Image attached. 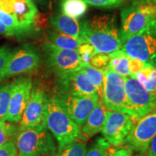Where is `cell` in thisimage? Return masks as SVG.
Segmentation results:
<instances>
[{"instance_id":"6da1fadb","label":"cell","mask_w":156,"mask_h":156,"mask_svg":"<svg viewBox=\"0 0 156 156\" xmlns=\"http://www.w3.org/2000/svg\"><path fill=\"white\" fill-rule=\"evenodd\" d=\"M80 39L95 48L96 54H111L122 48L120 30L114 15H95L81 23Z\"/></svg>"},{"instance_id":"7a4b0ae2","label":"cell","mask_w":156,"mask_h":156,"mask_svg":"<svg viewBox=\"0 0 156 156\" xmlns=\"http://www.w3.org/2000/svg\"><path fill=\"white\" fill-rule=\"evenodd\" d=\"M44 121L57 142V153L80 139V126L64 112L54 95H46Z\"/></svg>"},{"instance_id":"3957f363","label":"cell","mask_w":156,"mask_h":156,"mask_svg":"<svg viewBox=\"0 0 156 156\" xmlns=\"http://www.w3.org/2000/svg\"><path fill=\"white\" fill-rule=\"evenodd\" d=\"M17 156H56L57 150L46 123L20 130L15 139Z\"/></svg>"},{"instance_id":"277c9868","label":"cell","mask_w":156,"mask_h":156,"mask_svg":"<svg viewBox=\"0 0 156 156\" xmlns=\"http://www.w3.org/2000/svg\"><path fill=\"white\" fill-rule=\"evenodd\" d=\"M156 20V5L151 1L136 0L121 12L120 36L123 43Z\"/></svg>"},{"instance_id":"5b68a950","label":"cell","mask_w":156,"mask_h":156,"mask_svg":"<svg viewBox=\"0 0 156 156\" xmlns=\"http://www.w3.org/2000/svg\"><path fill=\"white\" fill-rule=\"evenodd\" d=\"M122 50L130 58L156 67V20L123 42Z\"/></svg>"},{"instance_id":"8992f818","label":"cell","mask_w":156,"mask_h":156,"mask_svg":"<svg viewBox=\"0 0 156 156\" xmlns=\"http://www.w3.org/2000/svg\"><path fill=\"white\" fill-rule=\"evenodd\" d=\"M125 84L126 77L106 68L101 101L108 110L129 114L133 119L134 113L127 98Z\"/></svg>"},{"instance_id":"52a82bcc","label":"cell","mask_w":156,"mask_h":156,"mask_svg":"<svg viewBox=\"0 0 156 156\" xmlns=\"http://www.w3.org/2000/svg\"><path fill=\"white\" fill-rule=\"evenodd\" d=\"M41 62V56L36 46L25 44L13 51L5 67L0 73V83L15 76L36 70Z\"/></svg>"},{"instance_id":"ba28073f","label":"cell","mask_w":156,"mask_h":156,"mask_svg":"<svg viewBox=\"0 0 156 156\" xmlns=\"http://www.w3.org/2000/svg\"><path fill=\"white\" fill-rule=\"evenodd\" d=\"M42 48L46 64L57 77L83 67L77 51L62 49L48 41L44 42Z\"/></svg>"},{"instance_id":"9c48e42d","label":"cell","mask_w":156,"mask_h":156,"mask_svg":"<svg viewBox=\"0 0 156 156\" xmlns=\"http://www.w3.org/2000/svg\"><path fill=\"white\" fill-rule=\"evenodd\" d=\"M155 135L156 110L134 122L133 126L124 143L132 151L144 155Z\"/></svg>"},{"instance_id":"30bf717a","label":"cell","mask_w":156,"mask_h":156,"mask_svg":"<svg viewBox=\"0 0 156 156\" xmlns=\"http://www.w3.org/2000/svg\"><path fill=\"white\" fill-rule=\"evenodd\" d=\"M127 98L134 113V122L156 110V95L148 92L133 76L126 77Z\"/></svg>"},{"instance_id":"8fae6325","label":"cell","mask_w":156,"mask_h":156,"mask_svg":"<svg viewBox=\"0 0 156 156\" xmlns=\"http://www.w3.org/2000/svg\"><path fill=\"white\" fill-rule=\"evenodd\" d=\"M53 95L64 112L80 127L100 99L99 97L77 96L56 92Z\"/></svg>"},{"instance_id":"7c38bea8","label":"cell","mask_w":156,"mask_h":156,"mask_svg":"<svg viewBox=\"0 0 156 156\" xmlns=\"http://www.w3.org/2000/svg\"><path fill=\"white\" fill-rule=\"evenodd\" d=\"M32 87V79L28 76H21L12 81V89L5 122L15 124L20 122L28 103Z\"/></svg>"},{"instance_id":"4fadbf2b","label":"cell","mask_w":156,"mask_h":156,"mask_svg":"<svg viewBox=\"0 0 156 156\" xmlns=\"http://www.w3.org/2000/svg\"><path fill=\"white\" fill-rule=\"evenodd\" d=\"M55 92L77 96L99 97L94 85L81 69L58 76Z\"/></svg>"},{"instance_id":"5bb4252c","label":"cell","mask_w":156,"mask_h":156,"mask_svg":"<svg viewBox=\"0 0 156 156\" xmlns=\"http://www.w3.org/2000/svg\"><path fill=\"white\" fill-rule=\"evenodd\" d=\"M0 9L14 17L25 34L36 28L38 12L32 0H0Z\"/></svg>"},{"instance_id":"9a60e30c","label":"cell","mask_w":156,"mask_h":156,"mask_svg":"<svg viewBox=\"0 0 156 156\" xmlns=\"http://www.w3.org/2000/svg\"><path fill=\"white\" fill-rule=\"evenodd\" d=\"M134 124V121L129 114L109 111L102 129L103 138L113 146L124 143Z\"/></svg>"},{"instance_id":"2e32d148","label":"cell","mask_w":156,"mask_h":156,"mask_svg":"<svg viewBox=\"0 0 156 156\" xmlns=\"http://www.w3.org/2000/svg\"><path fill=\"white\" fill-rule=\"evenodd\" d=\"M46 95V93L42 87H32L28 103L19 122L20 130L34 127L43 122Z\"/></svg>"},{"instance_id":"e0dca14e","label":"cell","mask_w":156,"mask_h":156,"mask_svg":"<svg viewBox=\"0 0 156 156\" xmlns=\"http://www.w3.org/2000/svg\"><path fill=\"white\" fill-rule=\"evenodd\" d=\"M107 112L108 109L104 106L101 99H99L90 113L85 123L81 126L80 139L85 141L102 131L106 119Z\"/></svg>"},{"instance_id":"ac0fdd59","label":"cell","mask_w":156,"mask_h":156,"mask_svg":"<svg viewBox=\"0 0 156 156\" xmlns=\"http://www.w3.org/2000/svg\"><path fill=\"white\" fill-rule=\"evenodd\" d=\"M50 24L54 30L61 34L80 38L81 23L77 19L68 17L62 12L57 13L50 17Z\"/></svg>"},{"instance_id":"d6986e66","label":"cell","mask_w":156,"mask_h":156,"mask_svg":"<svg viewBox=\"0 0 156 156\" xmlns=\"http://www.w3.org/2000/svg\"><path fill=\"white\" fill-rule=\"evenodd\" d=\"M47 36L48 42L62 49L77 51L80 46L83 44L80 38H73L67 35L61 34L54 29H48Z\"/></svg>"},{"instance_id":"ffe728a7","label":"cell","mask_w":156,"mask_h":156,"mask_svg":"<svg viewBox=\"0 0 156 156\" xmlns=\"http://www.w3.org/2000/svg\"><path fill=\"white\" fill-rule=\"evenodd\" d=\"M109 62L108 67L114 73L122 77H127L131 76L128 69V64L130 57L122 49L113 53L108 54Z\"/></svg>"},{"instance_id":"44dd1931","label":"cell","mask_w":156,"mask_h":156,"mask_svg":"<svg viewBox=\"0 0 156 156\" xmlns=\"http://www.w3.org/2000/svg\"><path fill=\"white\" fill-rule=\"evenodd\" d=\"M61 12L68 17L79 19L87 10V5L84 0H61Z\"/></svg>"},{"instance_id":"7402d4cb","label":"cell","mask_w":156,"mask_h":156,"mask_svg":"<svg viewBox=\"0 0 156 156\" xmlns=\"http://www.w3.org/2000/svg\"><path fill=\"white\" fill-rule=\"evenodd\" d=\"M148 92L156 95V67L146 64L143 69L133 76Z\"/></svg>"},{"instance_id":"603a6c76","label":"cell","mask_w":156,"mask_h":156,"mask_svg":"<svg viewBox=\"0 0 156 156\" xmlns=\"http://www.w3.org/2000/svg\"><path fill=\"white\" fill-rule=\"evenodd\" d=\"M85 74L87 79L94 85L98 93L100 99L103 96V83H104V72L105 70L97 69L91 65H85L80 69Z\"/></svg>"},{"instance_id":"cb8c5ba5","label":"cell","mask_w":156,"mask_h":156,"mask_svg":"<svg viewBox=\"0 0 156 156\" xmlns=\"http://www.w3.org/2000/svg\"><path fill=\"white\" fill-rule=\"evenodd\" d=\"M12 81L0 83V122H5L8 112Z\"/></svg>"},{"instance_id":"d4e9b609","label":"cell","mask_w":156,"mask_h":156,"mask_svg":"<svg viewBox=\"0 0 156 156\" xmlns=\"http://www.w3.org/2000/svg\"><path fill=\"white\" fill-rule=\"evenodd\" d=\"M112 146L104 138L98 137L93 145L86 151L85 156H108L113 152Z\"/></svg>"},{"instance_id":"484cf974","label":"cell","mask_w":156,"mask_h":156,"mask_svg":"<svg viewBox=\"0 0 156 156\" xmlns=\"http://www.w3.org/2000/svg\"><path fill=\"white\" fill-rule=\"evenodd\" d=\"M20 131L19 126L15 123L0 122V146L15 140Z\"/></svg>"},{"instance_id":"4316f807","label":"cell","mask_w":156,"mask_h":156,"mask_svg":"<svg viewBox=\"0 0 156 156\" xmlns=\"http://www.w3.org/2000/svg\"><path fill=\"white\" fill-rule=\"evenodd\" d=\"M87 148L86 144L83 140H79L67 146L61 152L56 154V156H85Z\"/></svg>"},{"instance_id":"83f0119b","label":"cell","mask_w":156,"mask_h":156,"mask_svg":"<svg viewBox=\"0 0 156 156\" xmlns=\"http://www.w3.org/2000/svg\"><path fill=\"white\" fill-rule=\"evenodd\" d=\"M0 22L14 33L16 36L25 35L15 19L9 13L0 9Z\"/></svg>"},{"instance_id":"f1b7e54d","label":"cell","mask_w":156,"mask_h":156,"mask_svg":"<svg viewBox=\"0 0 156 156\" xmlns=\"http://www.w3.org/2000/svg\"><path fill=\"white\" fill-rule=\"evenodd\" d=\"M87 5L101 9H114L119 7L126 0H84Z\"/></svg>"},{"instance_id":"f546056e","label":"cell","mask_w":156,"mask_h":156,"mask_svg":"<svg viewBox=\"0 0 156 156\" xmlns=\"http://www.w3.org/2000/svg\"><path fill=\"white\" fill-rule=\"evenodd\" d=\"M77 51L80 54V56L81 61L83 62V66L90 64L91 58L96 54L93 46L91 44H88V43H83V44H82L80 46L79 48H78Z\"/></svg>"},{"instance_id":"4dcf8cb0","label":"cell","mask_w":156,"mask_h":156,"mask_svg":"<svg viewBox=\"0 0 156 156\" xmlns=\"http://www.w3.org/2000/svg\"><path fill=\"white\" fill-rule=\"evenodd\" d=\"M109 58H109L108 54H95L91 58L90 65L97 69L106 70L108 67Z\"/></svg>"},{"instance_id":"1f68e13d","label":"cell","mask_w":156,"mask_h":156,"mask_svg":"<svg viewBox=\"0 0 156 156\" xmlns=\"http://www.w3.org/2000/svg\"><path fill=\"white\" fill-rule=\"evenodd\" d=\"M17 150L15 140L0 146V156H17Z\"/></svg>"},{"instance_id":"d6a6232c","label":"cell","mask_w":156,"mask_h":156,"mask_svg":"<svg viewBox=\"0 0 156 156\" xmlns=\"http://www.w3.org/2000/svg\"><path fill=\"white\" fill-rule=\"evenodd\" d=\"M13 51L14 50L7 45H4L0 47V73L5 67L7 62L13 54Z\"/></svg>"},{"instance_id":"836d02e7","label":"cell","mask_w":156,"mask_h":156,"mask_svg":"<svg viewBox=\"0 0 156 156\" xmlns=\"http://www.w3.org/2000/svg\"><path fill=\"white\" fill-rule=\"evenodd\" d=\"M145 65L146 64L139 59L130 58L128 64V69L129 70L131 76H134L136 73H137L138 72L143 69L145 67Z\"/></svg>"},{"instance_id":"e575fe53","label":"cell","mask_w":156,"mask_h":156,"mask_svg":"<svg viewBox=\"0 0 156 156\" xmlns=\"http://www.w3.org/2000/svg\"><path fill=\"white\" fill-rule=\"evenodd\" d=\"M132 151L127 147L119 148L113 151L108 156H132Z\"/></svg>"},{"instance_id":"d590c367","label":"cell","mask_w":156,"mask_h":156,"mask_svg":"<svg viewBox=\"0 0 156 156\" xmlns=\"http://www.w3.org/2000/svg\"><path fill=\"white\" fill-rule=\"evenodd\" d=\"M146 156H156V135L154 136L147 148Z\"/></svg>"},{"instance_id":"8d00e7d4","label":"cell","mask_w":156,"mask_h":156,"mask_svg":"<svg viewBox=\"0 0 156 156\" xmlns=\"http://www.w3.org/2000/svg\"><path fill=\"white\" fill-rule=\"evenodd\" d=\"M33 2L41 9H47L50 7V0H32Z\"/></svg>"},{"instance_id":"74e56055","label":"cell","mask_w":156,"mask_h":156,"mask_svg":"<svg viewBox=\"0 0 156 156\" xmlns=\"http://www.w3.org/2000/svg\"><path fill=\"white\" fill-rule=\"evenodd\" d=\"M0 35H3L5 36H15V35L14 33L11 30L6 27L5 25L0 22Z\"/></svg>"},{"instance_id":"f35d334b","label":"cell","mask_w":156,"mask_h":156,"mask_svg":"<svg viewBox=\"0 0 156 156\" xmlns=\"http://www.w3.org/2000/svg\"><path fill=\"white\" fill-rule=\"evenodd\" d=\"M150 1H151L152 2H153V4H155V5H156V0H150Z\"/></svg>"},{"instance_id":"ab89813d","label":"cell","mask_w":156,"mask_h":156,"mask_svg":"<svg viewBox=\"0 0 156 156\" xmlns=\"http://www.w3.org/2000/svg\"><path fill=\"white\" fill-rule=\"evenodd\" d=\"M136 156H142V155H136Z\"/></svg>"}]
</instances>
